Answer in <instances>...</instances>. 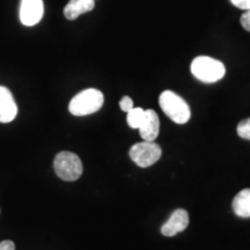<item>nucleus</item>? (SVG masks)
Masks as SVG:
<instances>
[{
  "label": "nucleus",
  "mask_w": 250,
  "mask_h": 250,
  "mask_svg": "<svg viewBox=\"0 0 250 250\" xmlns=\"http://www.w3.org/2000/svg\"><path fill=\"white\" fill-rule=\"evenodd\" d=\"M162 149L154 142H146L134 144L130 148V158L140 168H147L160 160Z\"/></svg>",
  "instance_id": "5"
},
{
  "label": "nucleus",
  "mask_w": 250,
  "mask_h": 250,
  "mask_svg": "<svg viewBox=\"0 0 250 250\" xmlns=\"http://www.w3.org/2000/svg\"><path fill=\"white\" fill-rule=\"evenodd\" d=\"M230 2L240 9H249L250 8V0H230Z\"/></svg>",
  "instance_id": "16"
},
{
  "label": "nucleus",
  "mask_w": 250,
  "mask_h": 250,
  "mask_svg": "<svg viewBox=\"0 0 250 250\" xmlns=\"http://www.w3.org/2000/svg\"><path fill=\"white\" fill-rule=\"evenodd\" d=\"M120 108L125 112H129L131 109L134 108L132 99H131L130 96H124V98L120 101Z\"/></svg>",
  "instance_id": "14"
},
{
  "label": "nucleus",
  "mask_w": 250,
  "mask_h": 250,
  "mask_svg": "<svg viewBox=\"0 0 250 250\" xmlns=\"http://www.w3.org/2000/svg\"><path fill=\"white\" fill-rule=\"evenodd\" d=\"M191 73L202 83H213L225 77L226 67L218 59L208 56H199L191 62Z\"/></svg>",
  "instance_id": "2"
},
{
  "label": "nucleus",
  "mask_w": 250,
  "mask_h": 250,
  "mask_svg": "<svg viewBox=\"0 0 250 250\" xmlns=\"http://www.w3.org/2000/svg\"><path fill=\"white\" fill-rule=\"evenodd\" d=\"M237 134L243 139L250 140V118L243 120L237 125Z\"/></svg>",
  "instance_id": "13"
},
{
  "label": "nucleus",
  "mask_w": 250,
  "mask_h": 250,
  "mask_svg": "<svg viewBox=\"0 0 250 250\" xmlns=\"http://www.w3.org/2000/svg\"><path fill=\"white\" fill-rule=\"evenodd\" d=\"M44 14L43 0H21L20 21L23 26H35L42 20Z\"/></svg>",
  "instance_id": "6"
},
{
  "label": "nucleus",
  "mask_w": 250,
  "mask_h": 250,
  "mask_svg": "<svg viewBox=\"0 0 250 250\" xmlns=\"http://www.w3.org/2000/svg\"><path fill=\"white\" fill-rule=\"evenodd\" d=\"M144 118H145V110L143 108H133L127 112V124L132 129H139Z\"/></svg>",
  "instance_id": "12"
},
{
  "label": "nucleus",
  "mask_w": 250,
  "mask_h": 250,
  "mask_svg": "<svg viewBox=\"0 0 250 250\" xmlns=\"http://www.w3.org/2000/svg\"><path fill=\"white\" fill-rule=\"evenodd\" d=\"M0 250H15V245L11 240H5L0 242Z\"/></svg>",
  "instance_id": "17"
},
{
  "label": "nucleus",
  "mask_w": 250,
  "mask_h": 250,
  "mask_svg": "<svg viewBox=\"0 0 250 250\" xmlns=\"http://www.w3.org/2000/svg\"><path fill=\"white\" fill-rule=\"evenodd\" d=\"M18 115V105L11 90L0 86V123H9Z\"/></svg>",
  "instance_id": "8"
},
{
  "label": "nucleus",
  "mask_w": 250,
  "mask_h": 250,
  "mask_svg": "<svg viewBox=\"0 0 250 250\" xmlns=\"http://www.w3.org/2000/svg\"><path fill=\"white\" fill-rule=\"evenodd\" d=\"M188 226H189V213L183 208H177L161 227V233L162 235L171 237L186 230Z\"/></svg>",
  "instance_id": "7"
},
{
  "label": "nucleus",
  "mask_w": 250,
  "mask_h": 250,
  "mask_svg": "<svg viewBox=\"0 0 250 250\" xmlns=\"http://www.w3.org/2000/svg\"><path fill=\"white\" fill-rule=\"evenodd\" d=\"M95 7V0H70L64 8V15L67 20H76L81 14L90 12Z\"/></svg>",
  "instance_id": "10"
},
{
  "label": "nucleus",
  "mask_w": 250,
  "mask_h": 250,
  "mask_svg": "<svg viewBox=\"0 0 250 250\" xmlns=\"http://www.w3.org/2000/svg\"><path fill=\"white\" fill-rule=\"evenodd\" d=\"M233 211L240 218H250V188L243 189L233 199Z\"/></svg>",
  "instance_id": "11"
},
{
  "label": "nucleus",
  "mask_w": 250,
  "mask_h": 250,
  "mask_svg": "<svg viewBox=\"0 0 250 250\" xmlns=\"http://www.w3.org/2000/svg\"><path fill=\"white\" fill-rule=\"evenodd\" d=\"M162 111L176 124H186L191 117L189 104L186 100L171 90H165L159 96Z\"/></svg>",
  "instance_id": "1"
},
{
  "label": "nucleus",
  "mask_w": 250,
  "mask_h": 250,
  "mask_svg": "<svg viewBox=\"0 0 250 250\" xmlns=\"http://www.w3.org/2000/svg\"><path fill=\"white\" fill-rule=\"evenodd\" d=\"M240 22H241V26L245 28L247 31H250V8L246 9L245 13L241 15Z\"/></svg>",
  "instance_id": "15"
},
{
  "label": "nucleus",
  "mask_w": 250,
  "mask_h": 250,
  "mask_svg": "<svg viewBox=\"0 0 250 250\" xmlns=\"http://www.w3.org/2000/svg\"><path fill=\"white\" fill-rule=\"evenodd\" d=\"M104 96L99 89L88 88L78 93L68 104V110L74 116H87L102 108Z\"/></svg>",
  "instance_id": "3"
},
{
  "label": "nucleus",
  "mask_w": 250,
  "mask_h": 250,
  "mask_svg": "<svg viewBox=\"0 0 250 250\" xmlns=\"http://www.w3.org/2000/svg\"><path fill=\"white\" fill-rule=\"evenodd\" d=\"M140 137L146 142H154L160 132V121L158 114L152 109L145 110V118L139 127Z\"/></svg>",
  "instance_id": "9"
},
{
  "label": "nucleus",
  "mask_w": 250,
  "mask_h": 250,
  "mask_svg": "<svg viewBox=\"0 0 250 250\" xmlns=\"http://www.w3.org/2000/svg\"><path fill=\"white\" fill-rule=\"evenodd\" d=\"M54 168L59 179L67 182L79 180L83 171L79 156L68 151H62L56 155Z\"/></svg>",
  "instance_id": "4"
}]
</instances>
